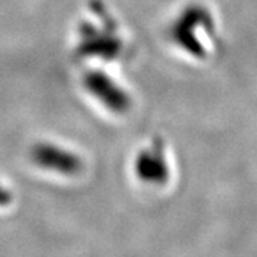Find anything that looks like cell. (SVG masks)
I'll use <instances>...</instances> for the list:
<instances>
[{
    "label": "cell",
    "instance_id": "cell-3",
    "mask_svg": "<svg viewBox=\"0 0 257 257\" xmlns=\"http://www.w3.org/2000/svg\"><path fill=\"white\" fill-rule=\"evenodd\" d=\"M82 86L100 106L114 114H123L132 106L126 89L101 70L86 72L82 77Z\"/></svg>",
    "mask_w": 257,
    "mask_h": 257
},
{
    "label": "cell",
    "instance_id": "cell-2",
    "mask_svg": "<svg viewBox=\"0 0 257 257\" xmlns=\"http://www.w3.org/2000/svg\"><path fill=\"white\" fill-rule=\"evenodd\" d=\"M30 160L42 170L63 177H74L83 172V159L76 152L52 142H39L30 149Z\"/></svg>",
    "mask_w": 257,
    "mask_h": 257
},
{
    "label": "cell",
    "instance_id": "cell-4",
    "mask_svg": "<svg viewBox=\"0 0 257 257\" xmlns=\"http://www.w3.org/2000/svg\"><path fill=\"white\" fill-rule=\"evenodd\" d=\"M135 172L142 182L147 184H163L169 177V166L160 145L142 149L136 156Z\"/></svg>",
    "mask_w": 257,
    "mask_h": 257
},
{
    "label": "cell",
    "instance_id": "cell-1",
    "mask_svg": "<svg viewBox=\"0 0 257 257\" xmlns=\"http://www.w3.org/2000/svg\"><path fill=\"white\" fill-rule=\"evenodd\" d=\"M94 13L99 23L84 20L79 26V42L76 55L83 59H100L111 62L123 52V40L117 35V26L110 15L103 9L100 2H96Z\"/></svg>",
    "mask_w": 257,
    "mask_h": 257
},
{
    "label": "cell",
    "instance_id": "cell-5",
    "mask_svg": "<svg viewBox=\"0 0 257 257\" xmlns=\"http://www.w3.org/2000/svg\"><path fill=\"white\" fill-rule=\"evenodd\" d=\"M12 202V193L8 187H5L0 182V206H6Z\"/></svg>",
    "mask_w": 257,
    "mask_h": 257
}]
</instances>
